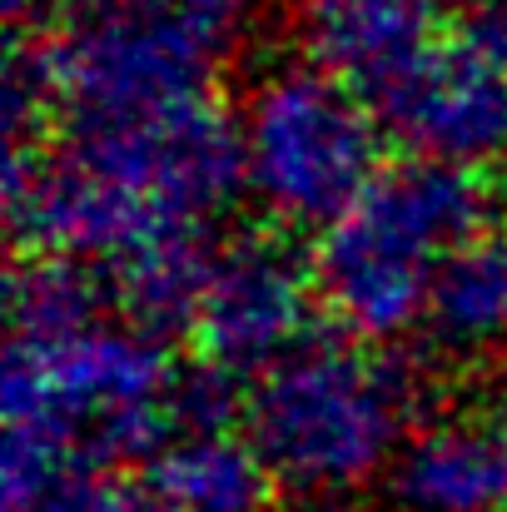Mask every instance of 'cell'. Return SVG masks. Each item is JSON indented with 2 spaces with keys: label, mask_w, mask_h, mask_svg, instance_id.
<instances>
[{
  "label": "cell",
  "mask_w": 507,
  "mask_h": 512,
  "mask_svg": "<svg viewBox=\"0 0 507 512\" xmlns=\"http://www.w3.org/2000/svg\"><path fill=\"white\" fill-rule=\"evenodd\" d=\"M169 368L155 334L135 324H90L60 343H10L0 378L5 512H30L70 473L155 458L174 438Z\"/></svg>",
  "instance_id": "cell-1"
},
{
  "label": "cell",
  "mask_w": 507,
  "mask_h": 512,
  "mask_svg": "<svg viewBox=\"0 0 507 512\" xmlns=\"http://www.w3.org/2000/svg\"><path fill=\"white\" fill-rule=\"evenodd\" d=\"M413 408L418 378L408 363L378 343L314 334L254 378L244 398V443L279 488L309 503H338L388 478L413 433Z\"/></svg>",
  "instance_id": "cell-2"
},
{
  "label": "cell",
  "mask_w": 507,
  "mask_h": 512,
  "mask_svg": "<svg viewBox=\"0 0 507 512\" xmlns=\"http://www.w3.org/2000/svg\"><path fill=\"white\" fill-rule=\"evenodd\" d=\"M488 194L473 170L438 160L383 165L373 184L319 229L314 289L338 329L358 343H388L423 324L438 269L483 234Z\"/></svg>",
  "instance_id": "cell-3"
},
{
  "label": "cell",
  "mask_w": 507,
  "mask_h": 512,
  "mask_svg": "<svg viewBox=\"0 0 507 512\" xmlns=\"http://www.w3.org/2000/svg\"><path fill=\"white\" fill-rule=\"evenodd\" d=\"M244 35L249 0H130L70 15L35 55L50 100L75 115V130H90L209 100Z\"/></svg>",
  "instance_id": "cell-4"
},
{
  "label": "cell",
  "mask_w": 507,
  "mask_h": 512,
  "mask_svg": "<svg viewBox=\"0 0 507 512\" xmlns=\"http://www.w3.org/2000/svg\"><path fill=\"white\" fill-rule=\"evenodd\" d=\"M234 130L244 194L284 229H329L383 170L373 105L309 60L264 65L239 95Z\"/></svg>",
  "instance_id": "cell-5"
},
{
  "label": "cell",
  "mask_w": 507,
  "mask_h": 512,
  "mask_svg": "<svg viewBox=\"0 0 507 512\" xmlns=\"http://www.w3.org/2000/svg\"><path fill=\"white\" fill-rule=\"evenodd\" d=\"M70 155L105 174L169 234H204L209 219L244 194L239 130L214 100H189L120 125H90L75 135Z\"/></svg>",
  "instance_id": "cell-6"
},
{
  "label": "cell",
  "mask_w": 507,
  "mask_h": 512,
  "mask_svg": "<svg viewBox=\"0 0 507 512\" xmlns=\"http://www.w3.org/2000/svg\"><path fill=\"white\" fill-rule=\"evenodd\" d=\"M314 269L274 234H234L214 249L189 334L199 358L229 378H264L299 343H309Z\"/></svg>",
  "instance_id": "cell-7"
},
{
  "label": "cell",
  "mask_w": 507,
  "mask_h": 512,
  "mask_svg": "<svg viewBox=\"0 0 507 512\" xmlns=\"http://www.w3.org/2000/svg\"><path fill=\"white\" fill-rule=\"evenodd\" d=\"M383 120L418 150L453 170H478L507 155V55L463 30L438 40L428 60L378 105Z\"/></svg>",
  "instance_id": "cell-8"
},
{
  "label": "cell",
  "mask_w": 507,
  "mask_h": 512,
  "mask_svg": "<svg viewBox=\"0 0 507 512\" xmlns=\"http://www.w3.org/2000/svg\"><path fill=\"white\" fill-rule=\"evenodd\" d=\"M294 35L309 65L383 105L438 45L433 0H299Z\"/></svg>",
  "instance_id": "cell-9"
},
{
  "label": "cell",
  "mask_w": 507,
  "mask_h": 512,
  "mask_svg": "<svg viewBox=\"0 0 507 512\" xmlns=\"http://www.w3.org/2000/svg\"><path fill=\"white\" fill-rule=\"evenodd\" d=\"M398 512H503L507 468L493 418H433L408 433L388 468Z\"/></svg>",
  "instance_id": "cell-10"
},
{
  "label": "cell",
  "mask_w": 507,
  "mask_h": 512,
  "mask_svg": "<svg viewBox=\"0 0 507 512\" xmlns=\"http://www.w3.org/2000/svg\"><path fill=\"white\" fill-rule=\"evenodd\" d=\"M130 493L135 512H274V478L229 433H174Z\"/></svg>",
  "instance_id": "cell-11"
},
{
  "label": "cell",
  "mask_w": 507,
  "mask_h": 512,
  "mask_svg": "<svg viewBox=\"0 0 507 512\" xmlns=\"http://www.w3.org/2000/svg\"><path fill=\"white\" fill-rule=\"evenodd\" d=\"M428 343L443 358L478 363L507 348V234L468 239L433 279L423 309Z\"/></svg>",
  "instance_id": "cell-12"
},
{
  "label": "cell",
  "mask_w": 507,
  "mask_h": 512,
  "mask_svg": "<svg viewBox=\"0 0 507 512\" xmlns=\"http://www.w3.org/2000/svg\"><path fill=\"white\" fill-rule=\"evenodd\" d=\"M209 259L214 249L204 244V234H169V239L135 249L130 259H120L110 279H115V299L130 314V324L155 339L160 329H189L204 279H209Z\"/></svg>",
  "instance_id": "cell-13"
},
{
  "label": "cell",
  "mask_w": 507,
  "mask_h": 512,
  "mask_svg": "<svg viewBox=\"0 0 507 512\" xmlns=\"http://www.w3.org/2000/svg\"><path fill=\"white\" fill-rule=\"evenodd\" d=\"M10 343H60L100 324V289L85 264L35 254L10 274L5 289Z\"/></svg>",
  "instance_id": "cell-14"
},
{
  "label": "cell",
  "mask_w": 507,
  "mask_h": 512,
  "mask_svg": "<svg viewBox=\"0 0 507 512\" xmlns=\"http://www.w3.org/2000/svg\"><path fill=\"white\" fill-rule=\"evenodd\" d=\"M229 413H234V378L229 373H219L209 363L179 368L174 393H169L174 433H224Z\"/></svg>",
  "instance_id": "cell-15"
},
{
  "label": "cell",
  "mask_w": 507,
  "mask_h": 512,
  "mask_svg": "<svg viewBox=\"0 0 507 512\" xmlns=\"http://www.w3.org/2000/svg\"><path fill=\"white\" fill-rule=\"evenodd\" d=\"M30 512H135V493H125L120 483L85 468V473H70L65 483H55Z\"/></svg>",
  "instance_id": "cell-16"
},
{
  "label": "cell",
  "mask_w": 507,
  "mask_h": 512,
  "mask_svg": "<svg viewBox=\"0 0 507 512\" xmlns=\"http://www.w3.org/2000/svg\"><path fill=\"white\" fill-rule=\"evenodd\" d=\"M70 15H90V10H115V5H130V0H60Z\"/></svg>",
  "instance_id": "cell-17"
},
{
  "label": "cell",
  "mask_w": 507,
  "mask_h": 512,
  "mask_svg": "<svg viewBox=\"0 0 507 512\" xmlns=\"http://www.w3.org/2000/svg\"><path fill=\"white\" fill-rule=\"evenodd\" d=\"M433 5H443V10H463V15H478L488 0H433Z\"/></svg>",
  "instance_id": "cell-18"
},
{
  "label": "cell",
  "mask_w": 507,
  "mask_h": 512,
  "mask_svg": "<svg viewBox=\"0 0 507 512\" xmlns=\"http://www.w3.org/2000/svg\"><path fill=\"white\" fill-rule=\"evenodd\" d=\"M493 433H498V448H503V468H507V408L493 413Z\"/></svg>",
  "instance_id": "cell-19"
},
{
  "label": "cell",
  "mask_w": 507,
  "mask_h": 512,
  "mask_svg": "<svg viewBox=\"0 0 507 512\" xmlns=\"http://www.w3.org/2000/svg\"><path fill=\"white\" fill-rule=\"evenodd\" d=\"M294 512H353V508H343V503H299Z\"/></svg>",
  "instance_id": "cell-20"
},
{
  "label": "cell",
  "mask_w": 507,
  "mask_h": 512,
  "mask_svg": "<svg viewBox=\"0 0 507 512\" xmlns=\"http://www.w3.org/2000/svg\"><path fill=\"white\" fill-rule=\"evenodd\" d=\"M30 5H35V0H5V15H10V20H20Z\"/></svg>",
  "instance_id": "cell-21"
},
{
  "label": "cell",
  "mask_w": 507,
  "mask_h": 512,
  "mask_svg": "<svg viewBox=\"0 0 507 512\" xmlns=\"http://www.w3.org/2000/svg\"><path fill=\"white\" fill-rule=\"evenodd\" d=\"M503 170H507V155H503Z\"/></svg>",
  "instance_id": "cell-22"
}]
</instances>
